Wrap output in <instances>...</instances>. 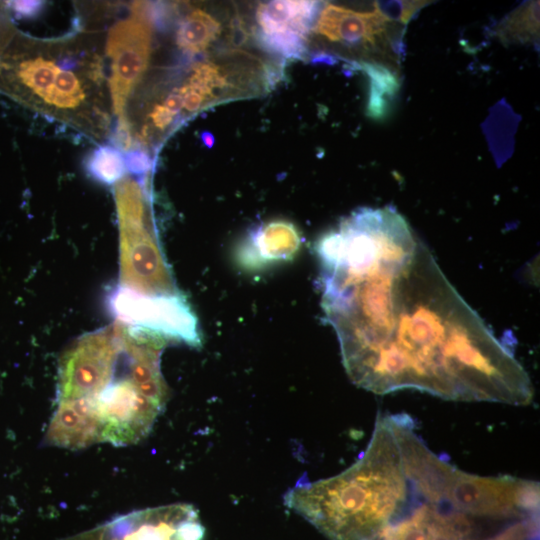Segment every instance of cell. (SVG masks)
I'll return each mask as SVG.
<instances>
[{
  "mask_svg": "<svg viewBox=\"0 0 540 540\" xmlns=\"http://www.w3.org/2000/svg\"><path fill=\"white\" fill-rule=\"evenodd\" d=\"M119 323L79 337L62 355L57 400L88 399L112 379L123 348Z\"/></svg>",
  "mask_w": 540,
  "mask_h": 540,
  "instance_id": "5b68a950",
  "label": "cell"
},
{
  "mask_svg": "<svg viewBox=\"0 0 540 540\" xmlns=\"http://www.w3.org/2000/svg\"><path fill=\"white\" fill-rule=\"evenodd\" d=\"M132 16L117 22L108 33L107 55L112 60L109 79L114 112L123 117L130 92L145 72L150 55L151 22L133 5Z\"/></svg>",
  "mask_w": 540,
  "mask_h": 540,
  "instance_id": "52a82bcc",
  "label": "cell"
},
{
  "mask_svg": "<svg viewBox=\"0 0 540 540\" xmlns=\"http://www.w3.org/2000/svg\"><path fill=\"white\" fill-rule=\"evenodd\" d=\"M59 69L52 61L35 58L21 61L15 70V76L25 87L42 99L52 88Z\"/></svg>",
  "mask_w": 540,
  "mask_h": 540,
  "instance_id": "4fadbf2b",
  "label": "cell"
},
{
  "mask_svg": "<svg viewBox=\"0 0 540 540\" xmlns=\"http://www.w3.org/2000/svg\"><path fill=\"white\" fill-rule=\"evenodd\" d=\"M59 540H105L103 525Z\"/></svg>",
  "mask_w": 540,
  "mask_h": 540,
  "instance_id": "603a6c76",
  "label": "cell"
},
{
  "mask_svg": "<svg viewBox=\"0 0 540 540\" xmlns=\"http://www.w3.org/2000/svg\"><path fill=\"white\" fill-rule=\"evenodd\" d=\"M386 19L381 13L356 12L344 7L326 5L314 26V31L333 42L342 44H374L384 28Z\"/></svg>",
  "mask_w": 540,
  "mask_h": 540,
  "instance_id": "30bf717a",
  "label": "cell"
},
{
  "mask_svg": "<svg viewBox=\"0 0 540 540\" xmlns=\"http://www.w3.org/2000/svg\"><path fill=\"white\" fill-rule=\"evenodd\" d=\"M84 97L77 77L70 71L59 70L44 101L60 108H73L78 106Z\"/></svg>",
  "mask_w": 540,
  "mask_h": 540,
  "instance_id": "2e32d148",
  "label": "cell"
},
{
  "mask_svg": "<svg viewBox=\"0 0 540 540\" xmlns=\"http://www.w3.org/2000/svg\"><path fill=\"white\" fill-rule=\"evenodd\" d=\"M86 168L91 176L104 184L120 181L126 166L121 152L110 146H101L89 156Z\"/></svg>",
  "mask_w": 540,
  "mask_h": 540,
  "instance_id": "5bb4252c",
  "label": "cell"
},
{
  "mask_svg": "<svg viewBox=\"0 0 540 540\" xmlns=\"http://www.w3.org/2000/svg\"><path fill=\"white\" fill-rule=\"evenodd\" d=\"M126 169L133 173H147L151 162L147 154L140 150L127 153L124 157Z\"/></svg>",
  "mask_w": 540,
  "mask_h": 540,
  "instance_id": "d6986e66",
  "label": "cell"
},
{
  "mask_svg": "<svg viewBox=\"0 0 540 540\" xmlns=\"http://www.w3.org/2000/svg\"><path fill=\"white\" fill-rule=\"evenodd\" d=\"M535 527L536 516L528 517L487 540H529L531 533L535 532Z\"/></svg>",
  "mask_w": 540,
  "mask_h": 540,
  "instance_id": "e0dca14e",
  "label": "cell"
},
{
  "mask_svg": "<svg viewBox=\"0 0 540 540\" xmlns=\"http://www.w3.org/2000/svg\"><path fill=\"white\" fill-rule=\"evenodd\" d=\"M418 492L414 420L378 413L370 441L353 465L327 479H301L283 500L329 540H373Z\"/></svg>",
  "mask_w": 540,
  "mask_h": 540,
  "instance_id": "7a4b0ae2",
  "label": "cell"
},
{
  "mask_svg": "<svg viewBox=\"0 0 540 540\" xmlns=\"http://www.w3.org/2000/svg\"><path fill=\"white\" fill-rule=\"evenodd\" d=\"M175 114L169 111L163 104L156 105L151 113L153 124L163 130L167 128L173 121Z\"/></svg>",
  "mask_w": 540,
  "mask_h": 540,
  "instance_id": "44dd1931",
  "label": "cell"
},
{
  "mask_svg": "<svg viewBox=\"0 0 540 540\" xmlns=\"http://www.w3.org/2000/svg\"><path fill=\"white\" fill-rule=\"evenodd\" d=\"M7 3L17 17L24 18L36 16L43 7L42 1H9Z\"/></svg>",
  "mask_w": 540,
  "mask_h": 540,
  "instance_id": "ffe728a7",
  "label": "cell"
},
{
  "mask_svg": "<svg viewBox=\"0 0 540 540\" xmlns=\"http://www.w3.org/2000/svg\"><path fill=\"white\" fill-rule=\"evenodd\" d=\"M322 308L346 373L376 394L525 406L528 373L447 280L412 230L361 244L320 269Z\"/></svg>",
  "mask_w": 540,
  "mask_h": 540,
  "instance_id": "6da1fadb",
  "label": "cell"
},
{
  "mask_svg": "<svg viewBox=\"0 0 540 540\" xmlns=\"http://www.w3.org/2000/svg\"><path fill=\"white\" fill-rule=\"evenodd\" d=\"M119 226V285L147 296H177L178 289L137 181L125 178L115 186Z\"/></svg>",
  "mask_w": 540,
  "mask_h": 540,
  "instance_id": "277c9868",
  "label": "cell"
},
{
  "mask_svg": "<svg viewBox=\"0 0 540 540\" xmlns=\"http://www.w3.org/2000/svg\"><path fill=\"white\" fill-rule=\"evenodd\" d=\"M117 141L123 147V149H129V147L131 146L129 123L125 117L119 118V124L117 128Z\"/></svg>",
  "mask_w": 540,
  "mask_h": 540,
  "instance_id": "7402d4cb",
  "label": "cell"
},
{
  "mask_svg": "<svg viewBox=\"0 0 540 540\" xmlns=\"http://www.w3.org/2000/svg\"><path fill=\"white\" fill-rule=\"evenodd\" d=\"M105 540H202L197 510L177 503L133 511L103 524Z\"/></svg>",
  "mask_w": 540,
  "mask_h": 540,
  "instance_id": "ba28073f",
  "label": "cell"
},
{
  "mask_svg": "<svg viewBox=\"0 0 540 540\" xmlns=\"http://www.w3.org/2000/svg\"><path fill=\"white\" fill-rule=\"evenodd\" d=\"M163 105L172 113L177 114L183 107L182 98L178 92L172 93L165 99Z\"/></svg>",
  "mask_w": 540,
  "mask_h": 540,
  "instance_id": "cb8c5ba5",
  "label": "cell"
},
{
  "mask_svg": "<svg viewBox=\"0 0 540 540\" xmlns=\"http://www.w3.org/2000/svg\"><path fill=\"white\" fill-rule=\"evenodd\" d=\"M108 307L117 323L127 328L167 342L201 344L197 318L182 294L147 296L118 285L108 297Z\"/></svg>",
  "mask_w": 540,
  "mask_h": 540,
  "instance_id": "8992f818",
  "label": "cell"
},
{
  "mask_svg": "<svg viewBox=\"0 0 540 540\" xmlns=\"http://www.w3.org/2000/svg\"><path fill=\"white\" fill-rule=\"evenodd\" d=\"M160 361L124 328L123 349L109 383L89 399L57 403L77 415L98 443L135 444L148 435L168 400Z\"/></svg>",
  "mask_w": 540,
  "mask_h": 540,
  "instance_id": "3957f363",
  "label": "cell"
},
{
  "mask_svg": "<svg viewBox=\"0 0 540 540\" xmlns=\"http://www.w3.org/2000/svg\"><path fill=\"white\" fill-rule=\"evenodd\" d=\"M186 84L201 93L207 101L214 100L216 92H223L230 86L223 68L212 61L198 62Z\"/></svg>",
  "mask_w": 540,
  "mask_h": 540,
  "instance_id": "9a60e30c",
  "label": "cell"
},
{
  "mask_svg": "<svg viewBox=\"0 0 540 540\" xmlns=\"http://www.w3.org/2000/svg\"><path fill=\"white\" fill-rule=\"evenodd\" d=\"M320 4L316 1H270L259 5L256 21L261 46L283 57H297L305 50L306 38Z\"/></svg>",
  "mask_w": 540,
  "mask_h": 540,
  "instance_id": "9c48e42d",
  "label": "cell"
},
{
  "mask_svg": "<svg viewBox=\"0 0 540 540\" xmlns=\"http://www.w3.org/2000/svg\"><path fill=\"white\" fill-rule=\"evenodd\" d=\"M178 93L182 98L183 107L189 112L199 110L207 102L201 93L186 83L178 90Z\"/></svg>",
  "mask_w": 540,
  "mask_h": 540,
  "instance_id": "ac0fdd59",
  "label": "cell"
},
{
  "mask_svg": "<svg viewBox=\"0 0 540 540\" xmlns=\"http://www.w3.org/2000/svg\"><path fill=\"white\" fill-rule=\"evenodd\" d=\"M220 32L221 25L212 15L195 9L180 22L176 42L183 51L196 54L205 51Z\"/></svg>",
  "mask_w": 540,
  "mask_h": 540,
  "instance_id": "7c38bea8",
  "label": "cell"
},
{
  "mask_svg": "<svg viewBox=\"0 0 540 540\" xmlns=\"http://www.w3.org/2000/svg\"><path fill=\"white\" fill-rule=\"evenodd\" d=\"M300 236L291 223L275 221L251 233L240 253L246 265L285 260L300 247Z\"/></svg>",
  "mask_w": 540,
  "mask_h": 540,
  "instance_id": "8fae6325",
  "label": "cell"
}]
</instances>
